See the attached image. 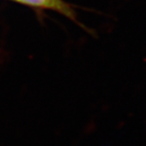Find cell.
<instances>
[{
    "label": "cell",
    "mask_w": 146,
    "mask_h": 146,
    "mask_svg": "<svg viewBox=\"0 0 146 146\" xmlns=\"http://www.w3.org/2000/svg\"><path fill=\"white\" fill-rule=\"evenodd\" d=\"M13 1L33 8L35 10L56 11L58 13L63 14L66 18L70 19L71 21L78 23L75 11L73 10L71 5L65 0H13Z\"/></svg>",
    "instance_id": "1"
}]
</instances>
